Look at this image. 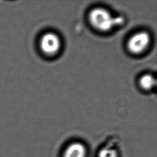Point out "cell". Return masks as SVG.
<instances>
[{
	"label": "cell",
	"instance_id": "obj_1",
	"mask_svg": "<svg viewBox=\"0 0 157 157\" xmlns=\"http://www.w3.org/2000/svg\"><path fill=\"white\" fill-rule=\"evenodd\" d=\"M89 20L92 25L96 29L106 32L124 22L122 17H114L108 10L102 8H96L91 11Z\"/></svg>",
	"mask_w": 157,
	"mask_h": 157
},
{
	"label": "cell",
	"instance_id": "obj_2",
	"mask_svg": "<svg viewBox=\"0 0 157 157\" xmlns=\"http://www.w3.org/2000/svg\"><path fill=\"white\" fill-rule=\"evenodd\" d=\"M61 40L56 34L48 32L42 36L40 41V47L43 53L48 55H55L59 51Z\"/></svg>",
	"mask_w": 157,
	"mask_h": 157
},
{
	"label": "cell",
	"instance_id": "obj_3",
	"mask_svg": "<svg viewBox=\"0 0 157 157\" xmlns=\"http://www.w3.org/2000/svg\"><path fill=\"white\" fill-rule=\"evenodd\" d=\"M150 41L149 34L145 32H140L134 34L128 42V48L130 52L138 54L147 49Z\"/></svg>",
	"mask_w": 157,
	"mask_h": 157
},
{
	"label": "cell",
	"instance_id": "obj_4",
	"mask_svg": "<svg viewBox=\"0 0 157 157\" xmlns=\"http://www.w3.org/2000/svg\"><path fill=\"white\" fill-rule=\"evenodd\" d=\"M86 150L80 143H74L67 148L63 157H86Z\"/></svg>",
	"mask_w": 157,
	"mask_h": 157
},
{
	"label": "cell",
	"instance_id": "obj_5",
	"mask_svg": "<svg viewBox=\"0 0 157 157\" xmlns=\"http://www.w3.org/2000/svg\"><path fill=\"white\" fill-rule=\"evenodd\" d=\"M140 84L143 89L150 90L155 85V79L151 75H144L141 77Z\"/></svg>",
	"mask_w": 157,
	"mask_h": 157
},
{
	"label": "cell",
	"instance_id": "obj_6",
	"mask_svg": "<svg viewBox=\"0 0 157 157\" xmlns=\"http://www.w3.org/2000/svg\"><path fill=\"white\" fill-rule=\"evenodd\" d=\"M98 157H117V154L114 149L104 148L100 151Z\"/></svg>",
	"mask_w": 157,
	"mask_h": 157
}]
</instances>
